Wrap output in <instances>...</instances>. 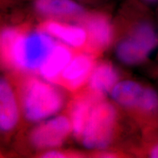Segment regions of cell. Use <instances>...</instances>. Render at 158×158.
Wrapping results in <instances>:
<instances>
[{
  "instance_id": "obj_12",
  "label": "cell",
  "mask_w": 158,
  "mask_h": 158,
  "mask_svg": "<svg viewBox=\"0 0 158 158\" xmlns=\"http://www.w3.org/2000/svg\"><path fill=\"white\" fill-rule=\"evenodd\" d=\"M74 55L72 48L57 41L48 58L40 68V76L55 84Z\"/></svg>"
},
{
  "instance_id": "obj_11",
  "label": "cell",
  "mask_w": 158,
  "mask_h": 158,
  "mask_svg": "<svg viewBox=\"0 0 158 158\" xmlns=\"http://www.w3.org/2000/svg\"><path fill=\"white\" fill-rule=\"evenodd\" d=\"M102 99L103 96L88 89L78 94L71 102L69 107V117L72 124L73 135L78 141L81 138L94 106Z\"/></svg>"
},
{
  "instance_id": "obj_10",
  "label": "cell",
  "mask_w": 158,
  "mask_h": 158,
  "mask_svg": "<svg viewBox=\"0 0 158 158\" xmlns=\"http://www.w3.org/2000/svg\"><path fill=\"white\" fill-rule=\"evenodd\" d=\"M11 82L5 77L0 81V129L2 133L13 131L20 118L21 105Z\"/></svg>"
},
{
  "instance_id": "obj_2",
  "label": "cell",
  "mask_w": 158,
  "mask_h": 158,
  "mask_svg": "<svg viewBox=\"0 0 158 158\" xmlns=\"http://www.w3.org/2000/svg\"><path fill=\"white\" fill-rule=\"evenodd\" d=\"M53 84L44 78L28 76L20 85V105L27 121L40 122L48 119L64 106V94Z\"/></svg>"
},
{
  "instance_id": "obj_1",
  "label": "cell",
  "mask_w": 158,
  "mask_h": 158,
  "mask_svg": "<svg viewBox=\"0 0 158 158\" xmlns=\"http://www.w3.org/2000/svg\"><path fill=\"white\" fill-rule=\"evenodd\" d=\"M57 40L38 29L28 31L21 27H8L1 32L3 64L20 72H38Z\"/></svg>"
},
{
  "instance_id": "obj_5",
  "label": "cell",
  "mask_w": 158,
  "mask_h": 158,
  "mask_svg": "<svg viewBox=\"0 0 158 158\" xmlns=\"http://www.w3.org/2000/svg\"><path fill=\"white\" fill-rule=\"evenodd\" d=\"M72 133L70 117L59 115L40 122L29 134V141L37 149H56L62 145Z\"/></svg>"
},
{
  "instance_id": "obj_6",
  "label": "cell",
  "mask_w": 158,
  "mask_h": 158,
  "mask_svg": "<svg viewBox=\"0 0 158 158\" xmlns=\"http://www.w3.org/2000/svg\"><path fill=\"white\" fill-rule=\"evenodd\" d=\"M87 33L86 52L96 56L112 44L114 29L107 15L101 13H86L78 21Z\"/></svg>"
},
{
  "instance_id": "obj_8",
  "label": "cell",
  "mask_w": 158,
  "mask_h": 158,
  "mask_svg": "<svg viewBox=\"0 0 158 158\" xmlns=\"http://www.w3.org/2000/svg\"><path fill=\"white\" fill-rule=\"evenodd\" d=\"M38 29L70 48H86L87 33L80 23L73 24L68 21L46 19L39 26Z\"/></svg>"
},
{
  "instance_id": "obj_4",
  "label": "cell",
  "mask_w": 158,
  "mask_h": 158,
  "mask_svg": "<svg viewBox=\"0 0 158 158\" xmlns=\"http://www.w3.org/2000/svg\"><path fill=\"white\" fill-rule=\"evenodd\" d=\"M118 114L114 104L102 99L94 105L80 141L89 149L105 150L112 143L118 127Z\"/></svg>"
},
{
  "instance_id": "obj_18",
  "label": "cell",
  "mask_w": 158,
  "mask_h": 158,
  "mask_svg": "<svg viewBox=\"0 0 158 158\" xmlns=\"http://www.w3.org/2000/svg\"><path fill=\"white\" fill-rule=\"evenodd\" d=\"M77 2H79V1H87V0H76Z\"/></svg>"
},
{
  "instance_id": "obj_13",
  "label": "cell",
  "mask_w": 158,
  "mask_h": 158,
  "mask_svg": "<svg viewBox=\"0 0 158 158\" xmlns=\"http://www.w3.org/2000/svg\"><path fill=\"white\" fill-rule=\"evenodd\" d=\"M147 86L130 79L119 81L110 91V96L116 103L133 114L141 102Z\"/></svg>"
},
{
  "instance_id": "obj_15",
  "label": "cell",
  "mask_w": 158,
  "mask_h": 158,
  "mask_svg": "<svg viewBox=\"0 0 158 158\" xmlns=\"http://www.w3.org/2000/svg\"><path fill=\"white\" fill-rule=\"evenodd\" d=\"M81 153L68 152L60 149H49L45 150L40 154V157L45 158H64V157H81Z\"/></svg>"
},
{
  "instance_id": "obj_3",
  "label": "cell",
  "mask_w": 158,
  "mask_h": 158,
  "mask_svg": "<svg viewBox=\"0 0 158 158\" xmlns=\"http://www.w3.org/2000/svg\"><path fill=\"white\" fill-rule=\"evenodd\" d=\"M158 45V34L147 18L135 17L128 23L127 33L116 48L120 62L135 66L147 60Z\"/></svg>"
},
{
  "instance_id": "obj_17",
  "label": "cell",
  "mask_w": 158,
  "mask_h": 158,
  "mask_svg": "<svg viewBox=\"0 0 158 158\" xmlns=\"http://www.w3.org/2000/svg\"><path fill=\"white\" fill-rule=\"evenodd\" d=\"M142 1L148 4H155L158 2V0H142Z\"/></svg>"
},
{
  "instance_id": "obj_16",
  "label": "cell",
  "mask_w": 158,
  "mask_h": 158,
  "mask_svg": "<svg viewBox=\"0 0 158 158\" xmlns=\"http://www.w3.org/2000/svg\"><path fill=\"white\" fill-rule=\"evenodd\" d=\"M147 155L150 157L158 158V141L155 142L147 148Z\"/></svg>"
},
{
  "instance_id": "obj_7",
  "label": "cell",
  "mask_w": 158,
  "mask_h": 158,
  "mask_svg": "<svg viewBox=\"0 0 158 158\" xmlns=\"http://www.w3.org/2000/svg\"><path fill=\"white\" fill-rule=\"evenodd\" d=\"M94 65L93 54L88 52L75 54L55 84L70 92L80 90L88 83Z\"/></svg>"
},
{
  "instance_id": "obj_14",
  "label": "cell",
  "mask_w": 158,
  "mask_h": 158,
  "mask_svg": "<svg viewBox=\"0 0 158 158\" xmlns=\"http://www.w3.org/2000/svg\"><path fill=\"white\" fill-rule=\"evenodd\" d=\"M119 81V74L111 63L101 62L94 65L88 81V89L103 96L110 92Z\"/></svg>"
},
{
  "instance_id": "obj_9",
  "label": "cell",
  "mask_w": 158,
  "mask_h": 158,
  "mask_svg": "<svg viewBox=\"0 0 158 158\" xmlns=\"http://www.w3.org/2000/svg\"><path fill=\"white\" fill-rule=\"evenodd\" d=\"M35 10L46 19L78 21L86 11L76 0H35Z\"/></svg>"
}]
</instances>
